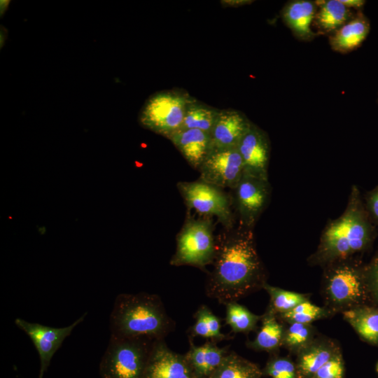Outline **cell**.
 <instances>
[{"instance_id":"6da1fadb","label":"cell","mask_w":378,"mask_h":378,"mask_svg":"<svg viewBox=\"0 0 378 378\" xmlns=\"http://www.w3.org/2000/svg\"><path fill=\"white\" fill-rule=\"evenodd\" d=\"M212 270L207 274L205 293L225 305L261 288L267 274L258 253L252 229H225L216 237Z\"/></svg>"},{"instance_id":"7a4b0ae2","label":"cell","mask_w":378,"mask_h":378,"mask_svg":"<svg viewBox=\"0 0 378 378\" xmlns=\"http://www.w3.org/2000/svg\"><path fill=\"white\" fill-rule=\"evenodd\" d=\"M375 234L359 190L353 186L344 212L327 225L309 262L325 267L351 258L369 248Z\"/></svg>"},{"instance_id":"3957f363","label":"cell","mask_w":378,"mask_h":378,"mask_svg":"<svg viewBox=\"0 0 378 378\" xmlns=\"http://www.w3.org/2000/svg\"><path fill=\"white\" fill-rule=\"evenodd\" d=\"M111 336L164 340L174 330L160 297L144 292L120 293L109 317Z\"/></svg>"},{"instance_id":"277c9868","label":"cell","mask_w":378,"mask_h":378,"mask_svg":"<svg viewBox=\"0 0 378 378\" xmlns=\"http://www.w3.org/2000/svg\"><path fill=\"white\" fill-rule=\"evenodd\" d=\"M326 267L322 280L325 307L332 314L341 312L370 301L365 276V266L349 258Z\"/></svg>"},{"instance_id":"5b68a950","label":"cell","mask_w":378,"mask_h":378,"mask_svg":"<svg viewBox=\"0 0 378 378\" xmlns=\"http://www.w3.org/2000/svg\"><path fill=\"white\" fill-rule=\"evenodd\" d=\"M155 341L111 336L99 364L102 378H144Z\"/></svg>"},{"instance_id":"8992f818","label":"cell","mask_w":378,"mask_h":378,"mask_svg":"<svg viewBox=\"0 0 378 378\" xmlns=\"http://www.w3.org/2000/svg\"><path fill=\"white\" fill-rule=\"evenodd\" d=\"M216 238L210 218H188L176 235V248L171 258L173 266L189 265L205 270L212 264Z\"/></svg>"},{"instance_id":"52a82bcc","label":"cell","mask_w":378,"mask_h":378,"mask_svg":"<svg viewBox=\"0 0 378 378\" xmlns=\"http://www.w3.org/2000/svg\"><path fill=\"white\" fill-rule=\"evenodd\" d=\"M192 99L183 90L158 92L144 104L139 122L144 127L169 139L181 130L187 106Z\"/></svg>"},{"instance_id":"ba28073f","label":"cell","mask_w":378,"mask_h":378,"mask_svg":"<svg viewBox=\"0 0 378 378\" xmlns=\"http://www.w3.org/2000/svg\"><path fill=\"white\" fill-rule=\"evenodd\" d=\"M176 186L188 208L204 217L216 216L225 229L234 227L230 199L222 188L200 179L181 181Z\"/></svg>"},{"instance_id":"9c48e42d","label":"cell","mask_w":378,"mask_h":378,"mask_svg":"<svg viewBox=\"0 0 378 378\" xmlns=\"http://www.w3.org/2000/svg\"><path fill=\"white\" fill-rule=\"evenodd\" d=\"M198 171L200 180L234 190L243 176V162L237 148L211 149Z\"/></svg>"},{"instance_id":"30bf717a","label":"cell","mask_w":378,"mask_h":378,"mask_svg":"<svg viewBox=\"0 0 378 378\" xmlns=\"http://www.w3.org/2000/svg\"><path fill=\"white\" fill-rule=\"evenodd\" d=\"M87 314L88 313L85 312L71 325L62 328L47 326L38 323L29 322L21 318L15 320V324L27 335L38 351L40 359L39 378H43L52 358L64 340L84 321Z\"/></svg>"},{"instance_id":"8fae6325","label":"cell","mask_w":378,"mask_h":378,"mask_svg":"<svg viewBox=\"0 0 378 378\" xmlns=\"http://www.w3.org/2000/svg\"><path fill=\"white\" fill-rule=\"evenodd\" d=\"M234 190L240 225L253 229L268 204L270 196L269 181L243 174Z\"/></svg>"},{"instance_id":"7c38bea8","label":"cell","mask_w":378,"mask_h":378,"mask_svg":"<svg viewBox=\"0 0 378 378\" xmlns=\"http://www.w3.org/2000/svg\"><path fill=\"white\" fill-rule=\"evenodd\" d=\"M237 149L243 162V174L268 181L270 144L267 134L252 122Z\"/></svg>"},{"instance_id":"4fadbf2b","label":"cell","mask_w":378,"mask_h":378,"mask_svg":"<svg viewBox=\"0 0 378 378\" xmlns=\"http://www.w3.org/2000/svg\"><path fill=\"white\" fill-rule=\"evenodd\" d=\"M144 378H196L184 356L172 351L164 340L154 342Z\"/></svg>"},{"instance_id":"5bb4252c","label":"cell","mask_w":378,"mask_h":378,"mask_svg":"<svg viewBox=\"0 0 378 378\" xmlns=\"http://www.w3.org/2000/svg\"><path fill=\"white\" fill-rule=\"evenodd\" d=\"M251 123L239 111L230 108L220 110L210 134L211 149L237 148Z\"/></svg>"},{"instance_id":"9a60e30c","label":"cell","mask_w":378,"mask_h":378,"mask_svg":"<svg viewBox=\"0 0 378 378\" xmlns=\"http://www.w3.org/2000/svg\"><path fill=\"white\" fill-rule=\"evenodd\" d=\"M168 139L197 171L211 150L210 134L197 129L180 130Z\"/></svg>"},{"instance_id":"2e32d148","label":"cell","mask_w":378,"mask_h":378,"mask_svg":"<svg viewBox=\"0 0 378 378\" xmlns=\"http://www.w3.org/2000/svg\"><path fill=\"white\" fill-rule=\"evenodd\" d=\"M340 351L335 340L326 337L314 338L297 354L299 377L312 378L319 368Z\"/></svg>"},{"instance_id":"e0dca14e","label":"cell","mask_w":378,"mask_h":378,"mask_svg":"<svg viewBox=\"0 0 378 378\" xmlns=\"http://www.w3.org/2000/svg\"><path fill=\"white\" fill-rule=\"evenodd\" d=\"M317 13L314 1L294 0L283 8L281 17L294 35L301 40H310L315 36L312 25Z\"/></svg>"},{"instance_id":"ac0fdd59","label":"cell","mask_w":378,"mask_h":378,"mask_svg":"<svg viewBox=\"0 0 378 378\" xmlns=\"http://www.w3.org/2000/svg\"><path fill=\"white\" fill-rule=\"evenodd\" d=\"M228 354V346L220 348L215 342L195 346L190 342L185 355L196 378H209Z\"/></svg>"},{"instance_id":"d6986e66","label":"cell","mask_w":378,"mask_h":378,"mask_svg":"<svg viewBox=\"0 0 378 378\" xmlns=\"http://www.w3.org/2000/svg\"><path fill=\"white\" fill-rule=\"evenodd\" d=\"M370 29V24L368 19L362 13H359L330 34V46L336 52H349L363 43Z\"/></svg>"},{"instance_id":"ffe728a7","label":"cell","mask_w":378,"mask_h":378,"mask_svg":"<svg viewBox=\"0 0 378 378\" xmlns=\"http://www.w3.org/2000/svg\"><path fill=\"white\" fill-rule=\"evenodd\" d=\"M342 314L363 341L378 346L377 306L364 304L346 310Z\"/></svg>"},{"instance_id":"44dd1931","label":"cell","mask_w":378,"mask_h":378,"mask_svg":"<svg viewBox=\"0 0 378 378\" xmlns=\"http://www.w3.org/2000/svg\"><path fill=\"white\" fill-rule=\"evenodd\" d=\"M262 325L255 339L248 342V347L256 351L274 353L282 346L285 328L276 316L267 312L262 315Z\"/></svg>"},{"instance_id":"7402d4cb","label":"cell","mask_w":378,"mask_h":378,"mask_svg":"<svg viewBox=\"0 0 378 378\" xmlns=\"http://www.w3.org/2000/svg\"><path fill=\"white\" fill-rule=\"evenodd\" d=\"M353 17L351 9L340 0H328L320 6L314 22L320 31L332 34Z\"/></svg>"},{"instance_id":"603a6c76","label":"cell","mask_w":378,"mask_h":378,"mask_svg":"<svg viewBox=\"0 0 378 378\" xmlns=\"http://www.w3.org/2000/svg\"><path fill=\"white\" fill-rule=\"evenodd\" d=\"M220 110L193 97L187 106L181 130L197 129L211 134Z\"/></svg>"},{"instance_id":"cb8c5ba5","label":"cell","mask_w":378,"mask_h":378,"mask_svg":"<svg viewBox=\"0 0 378 378\" xmlns=\"http://www.w3.org/2000/svg\"><path fill=\"white\" fill-rule=\"evenodd\" d=\"M261 375V370L255 363L231 352L225 355L209 378H260Z\"/></svg>"},{"instance_id":"d4e9b609","label":"cell","mask_w":378,"mask_h":378,"mask_svg":"<svg viewBox=\"0 0 378 378\" xmlns=\"http://www.w3.org/2000/svg\"><path fill=\"white\" fill-rule=\"evenodd\" d=\"M263 289L270 295V304L266 312L276 316L289 312L309 298L307 295L272 286L267 283L264 285Z\"/></svg>"},{"instance_id":"484cf974","label":"cell","mask_w":378,"mask_h":378,"mask_svg":"<svg viewBox=\"0 0 378 378\" xmlns=\"http://www.w3.org/2000/svg\"><path fill=\"white\" fill-rule=\"evenodd\" d=\"M225 322L235 333H248L254 330L262 315L258 316L237 302L226 304Z\"/></svg>"},{"instance_id":"4316f807","label":"cell","mask_w":378,"mask_h":378,"mask_svg":"<svg viewBox=\"0 0 378 378\" xmlns=\"http://www.w3.org/2000/svg\"><path fill=\"white\" fill-rule=\"evenodd\" d=\"M331 314L326 307L312 304L308 300L298 304L289 312L277 316V318L287 323L312 324L316 320L330 316Z\"/></svg>"},{"instance_id":"83f0119b","label":"cell","mask_w":378,"mask_h":378,"mask_svg":"<svg viewBox=\"0 0 378 378\" xmlns=\"http://www.w3.org/2000/svg\"><path fill=\"white\" fill-rule=\"evenodd\" d=\"M315 332L312 324L288 323L284 330L282 346L290 352L298 354L313 341Z\"/></svg>"},{"instance_id":"f1b7e54d","label":"cell","mask_w":378,"mask_h":378,"mask_svg":"<svg viewBox=\"0 0 378 378\" xmlns=\"http://www.w3.org/2000/svg\"><path fill=\"white\" fill-rule=\"evenodd\" d=\"M266 372L272 378H300L296 365L285 357H276L267 365Z\"/></svg>"},{"instance_id":"f546056e","label":"cell","mask_w":378,"mask_h":378,"mask_svg":"<svg viewBox=\"0 0 378 378\" xmlns=\"http://www.w3.org/2000/svg\"><path fill=\"white\" fill-rule=\"evenodd\" d=\"M344 364L341 351L319 368L312 378H343Z\"/></svg>"},{"instance_id":"4dcf8cb0","label":"cell","mask_w":378,"mask_h":378,"mask_svg":"<svg viewBox=\"0 0 378 378\" xmlns=\"http://www.w3.org/2000/svg\"><path fill=\"white\" fill-rule=\"evenodd\" d=\"M365 276L370 301L378 307V255L365 265Z\"/></svg>"},{"instance_id":"1f68e13d","label":"cell","mask_w":378,"mask_h":378,"mask_svg":"<svg viewBox=\"0 0 378 378\" xmlns=\"http://www.w3.org/2000/svg\"><path fill=\"white\" fill-rule=\"evenodd\" d=\"M194 317L195 322L189 329L190 335L192 337L199 336L211 340V335L204 316L202 304L198 307Z\"/></svg>"},{"instance_id":"d6a6232c","label":"cell","mask_w":378,"mask_h":378,"mask_svg":"<svg viewBox=\"0 0 378 378\" xmlns=\"http://www.w3.org/2000/svg\"><path fill=\"white\" fill-rule=\"evenodd\" d=\"M204 316L211 335L212 342H220L227 337L220 332V320L216 316L211 309L205 304H202Z\"/></svg>"},{"instance_id":"836d02e7","label":"cell","mask_w":378,"mask_h":378,"mask_svg":"<svg viewBox=\"0 0 378 378\" xmlns=\"http://www.w3.org/2000/svg\"><path fill=\"white\" fill-rule=\"evenodd\" d=\"M365 199L369 216L374 225L378 227V185L366 194Z\"/></svg>"},{"instance_id":"e575fe53","label":"cell","mask_w":378,"mask_h":378,"mask_svg":"<svg viewBox=\"0 0 378 378\" xmlns=\"http://www.w3.org/2000/svg\"><path fill=\"white\" fill-rule=\"evenodd\" d=\"M349 8L360 9L365 1L363 0H340Z\"/></svg>"},{"instance_id":"d590c367","label":"cell","mask_w":378,"mask_h":378,"mask_svg":"<svg viewBox=\"0 0 378 378\" xmlns=\"http://www.w3.org/2000/svg\"><path fill=\"white\" fill-rule=\"evenodd\" d=\"M253 2V1L248 0H223L221 1V4L225 6L238 7L245 4H248Z\"/></svg>"},{"instance_id":"8d00e7d4","label":"cell","mask_w":378,"mask_h":378,"mask_svg":"<svg viewBox=\"0 0 378 378\" xmlns=\"http://www.w3.org/2000/svg\"><path fill=\"white\" fill-rule=\"evenodd\" d=\"M376 370H377V372L378 373V362H377V365H376Z\"/></svg>"}]
</instances>
